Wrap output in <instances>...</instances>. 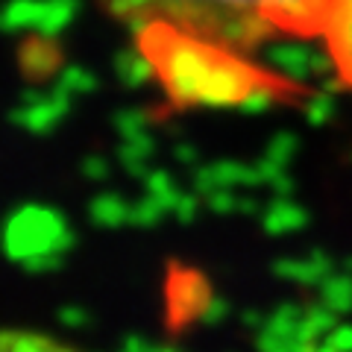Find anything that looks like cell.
<instances>
[{"instance_id": "1", "label": "cell", "mask_w": 352, "mask_h": 352, "mask_svg": "<svg viewBox=\"0 0 352 352\" xmlns=\"http://www.w3.org/2000/svg\"><path fill=\"white\" fill-rule=\"evenodd\" d=\"M138 47L156 62V76L173 106L238 109L256 85L276 80L264 68L241 59L232 47L200 32L153 18L138 36Z\"/></svg>"}, {"instance_id": "2", "label": "cell", "mask_w": 352, "mask_h": 352, "mask_svg": "<svg viewBox=\"0 0 352 352\" xmlns=\"http://www.w3.org/2000/svg\"><path fill=\"white\" fill-rule=\"evenodd\" d=\"M159 12L176 27L200 32L232 50H252L276 30L252 12L247 0H159Z\"/></svg>"}, {"instance_id": "3", "label": "cell", "mask_w": 352, "mask_h": 352, "mask_svg": "<svg viewBox=\"0 0 352 352\" xmlns=\"http://www.w3.org/2000/svg\"><path fill=\"white\" fill-rule=\"evenodd\" d=\"M247 3L252 12L270 21L276 30L308 36V32L323 30L332 0H247Z\"/></svg>"}, {"instance_id": "4", "label": "cell", "mask_w": 352, "mask_h": 352, "mask_svg": "<svg viewBox=\"0 0 352 352\" xmlns=\"http://www.w3.org/2000/svg\"><path fill=\"white\" fill-rule=\"evenodd\" d=\"M314 50L300 41H276L261 50V68L273 74L276 80L300 88L302 82L314 80Z\"/></svg>"}, {"instance_id": "5", "label": "cell", "mask_w": 352, "mask_h": 352, "mask_svg": "<svg viewBox=\"0 0 352 352\" xmlns=\"http://www.w3.org/2000/svg\"><path fill=\"white\" fill-rule=\"evenodd\" d=\"M71 109H74V94H68L65 88H59L56 82H53L50 94L44 97L41 103H36V106H21L18 103L12 109V115H9V120L21 129L32 132V135H50V132L71 115Z\"/></svg>"}, {"instance_id": "6", "label": "cell", "mask_w": 352, "mask_h": 352, "mask_svg": "<svg viewBox=\"0 0 352 352\" xmlns=\"http://www.w3.org/2000/svg\"><path fill=\"white\" fill-rule=\"evenodd\" d=\"M323 36L338 62L340 76L352 85V0H332L323 21Z\"/></svg>"}, {"instance_id": "7", "label": "cell", "mask_w": 352, "mask_h": 352, "mask_svg": "<svg viewBox=\"0 0 352 352\" xmlns=\"http://www.w3.org/2000/svg\"><path fill=\"white\" fill-rule=\"evenodd\" d=\"M18 62H21V71L30 82H44L47 76H53L62 65V53H59V44L56 38H47V36H32L21 44V53H18Z\"/></svg>"}, {"instance_id": "8", "label": "cell", "mask_w": 352, "mask_h": 352, "mask_svg": "<svg viewBox=\"0 0 352 352\" xmlns=\"http://www.w3.org/2000/svg\"><path fill=\"white\" fill-rule=\"evenodd\" d=\"M0 352H82V349L50 332H41V329L12 326L0 338Z\"/></svg>"}, {"instance_id": "9", "label": "cell", "mask_w": 352, "mask_h": 352, "mask_svg": "<svg viewBox=\"0 0 352 352\" xmlns=\"http://www.w3.org/2000/svg\"><path fill=\"white\" fill-rule=\"evenodd\" d=\"M112 68H115V76L126 88H141V85H147L153 76H156V62L150 59V53L144 47L118 50L115 59H112Z\"/></svg>"}, {"instance_id": "10", "label": "cell", "mask_w": 352, "mask_h": 352, "mask_svg": "<svg viewBox=\"0 0 352 352\" xmlns=\"http://www.w3.org/2000/svg\"><path fill=\"white\" fill-rule=\"evenodd\" d=\"M80 15V0H41V21L36 32L47 38H59Z\"/></svg>"}, {"instance_id": "11", "label": "cell", "mask_w": 352, "mask_h": 352, "mask_svg": "<svg viewBox=\"0 0 352 352\" xmlns=\"http://www.w3.org/2000/svg\"><path fill=\"white\" fill-rule=\"evenodd\" d=\"M41 21V0H9L3 9V30L12 36L36 32Z\"/></svg>"}, {"instance_id": "12", "label": "cell", "mask_w": 352, "mask_h": 352, "mask_svg": "<svg viewBox=\"0 0 352 352\" xmlns=\"http://www.w3.org/2000/svg\"><path fill=\"white\" fill-rule=\"evenodd\" d=\"M56 85L65 88V91L74 94V97H85V94H94L97 88H100V80H97L91 71H85L82 65H68V68H62L56 74Z\"/></svg>"}, {"instance_id": "13", "label": "cell", "mask_w": 352, "mask_h": 352, "mask_svg": "<svg viewBox=\"0 0 352 352\" xmlns=\"http://www.w3.org/2000/svg\"><path fill=\"white\" fill-rule=\"evenodd\" d=\"M335 109H338V100L332 91H326V88H320L317 94H311L305 100V118L311 126H323L329 124V120L335 118Z\"/></svg>"}, {"instance_id": "14", "label": "cell", "mask_w": 352, "mask_h": 352, "mask_svg": "<svg viewBox=\"0 0 352 352\" xmlns=\"http://www.w3.org/2000/svg\"><path fill=\"white\" fill-rule=\"evenodd\" d=\"M109 12L124 18L126 24L135 18H156L159 12V0H106Z\"/></svg>"}, {"instance_id": "15", "label": "cell", "mask_w": 352, "mask_h": 352, "mask_svg": "<svg viewBox=\"0 0 352 352\" xmlns=\"http://www.w3.org/2000/svg\"><path fill=\"white\" fill-rule=\"evenodd\" d=\"M150 120H153V115L147 112V109H120V112H115L112 124H115V129L124 138H132V135H141V132H147Z\"/></svg>"}, {"instance_id": "16", "label": "cell", "mask_w": 352, "mask_h": 352, "mask_svg": "<svg viewBox=\"0 0 352 352\" xmlns=\"http://www.w3.org/2000/svg\"><path fill=\"white\" fill-rule=\"evenodd\" d=\"M153 153V138L150 132H141V135L124 138V147H120V156H124L129 164H138V159H144Z\"/></svg>"}, {"instance_id": "17", "label": "cell", "mask_w": 352, "mask_h": 352, "mask_svg": "<svg viewBox=\"0 0 352 352\" xmlns=\"http://www.w3.org/2000/svg\"><path fill=\"white\" fill-rule=\"evenodd\" d=\"M294 147H296V138L291 135V132H282V135H276V138L270 141V156L285 162L294 153Z\"/></svg>"}, {"instance_id": "18", "label": "cell", "mask_w": 352, "mask_h": 352, "mask_svg": "<svg viewBox=\"0 0 352 352\" xmlns=\"http://www.w3.org/2000/svg\"><path fill=\"white\" fill-rule=\"evenodd\" d=\"M47 94H50V88H47V91H44V88L30 85V88H24V91L18 94V103H21V106H36V103H41Z\"/></svg>"}, {"instance_id": "19", "label": "cell", "mask_w": 352, "mask_h": 352, "mask_svg": "<svg viewBox=\"0 0 352 352\" xmlns=\"http://www.w3.org/2000/svg\"><path fill=\"white\" fill-rule=\"evenodd\" d=\"M176 156H179V159H194V147L191 144H179V147H176Z\"/></svg>"}, {"instance_id": "20", "label": "cell", "mask_w": 352, "mask_h": 352, "mask_svg": "<svg viewBox=\"0 0 352 352\" xmlns=\"http://www.w3.org/2000/svg\"><path fill=\"white\" fill-rule=\"evenodd\" d=\"M88 164H91V168H88V170H91V173H100V170H103V168H100V164H103V162H88Z\"/></svg>"}]
</instances>
